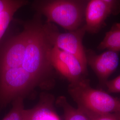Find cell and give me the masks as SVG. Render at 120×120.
I'll return each mask as SVG.
<instances>
[{"instance_id":"1","label":"cell","mask_w":120,"mask_h":120,"mask_svg":"<svg viewBox=\"0 0 120 120\" xmlns=\"http://www.w3.org/2000/svg\"><path fill=\"white\" fill-rule=\"evenodd\" d=\"M69 92L82 110L96 113L120 112V99L93 88L85 78L70 84Z\"/></svg>"},{"instance_id":"2","label":"cell","mask_w":120,"mask_h":120,"mask_svg":"<svg viewBox=\"0 0 120 120\" xmlns=\"http://www.w3.org/2000/svg\"><path fill=\"white\" fill-rule=\"evenodd\" d=\"M85 0H50L43 4L40 10L47 19L65 30L72 31L82 26L85 20Z\"/></svg>"},{"instance_id":"3","label":"cell","mask_w":120,"mask_h":120,"mask_svg":"<svg viewBox=\"0 0 120 120\" xmlns=\"http://www.w3.org/2000/svg\"><path fill=\"white\" fill-rule=\"evenodd\" d=\"M50 59L52 68L68 80L70 84L85 78L84 76L87 71L79 60L73 55L53 46Z\"/></svg>"},{"instance_id":"4","label":"cell","mask_w":120,"mask_h":120,"mask_svg":"<svg viewBox=\"0 0 120 120\" xmlns=\"http://www.w3.org/2000/svg\"><path fill=\"white\" fill-rule=\"evenodd\" d=\"M86 32L84 25L77 30L64 33L56 30L52 36V43L53 46L75 56L87 71L86 53L82 45Z\"/></svg>"},{"instance_id":"5","label":"cell","mask_w":120,"mask_h":120,"mask_svg":"<svg viewBox=\"0 0 120 120\" xmlns=\"http://www.w3.org/2000/svg\"><path fill=\"white\" fill-rule=\"evenodd\" d=\"M119 12L120 2L110 4L101 0H90L86 7L84 25L86 31L98 32L108 16Z\"/></svg>"},{"instance_id":"6","label":"cell","mask_w":120,"mask_h":120,"mask_svg":"<svg viewBox=\"0 0 120 120\" xmlns=\"http://www.w3.org/2000/svg\"><path fill=\"white\" fill-rule=\"evenodd\" d=\"M89 64L98 78L101 83L105 85L108 79L116 70L119 62L117 52L108 50L97 55L92 52L86 53Z\"/></svg>"},{"instance_id":"7","label":"cell","mask_w":120,"mask_h":120,"mask_svg":"<svg viewBox=\"0 0 120 120\" xmlns=\"http://www.w3.org/2000/svg\"><path fill=\"white\" fill-rule=\"evenodd\" d=\"M53 102L51 97H43L35 107L28 109L27 120H60Z\"/></svg>"},{"instance_id":"8","label":"cell","mask_w":120,"mask_h":120,"mask_svg":"<svg viewBox=\"0 0 120 120\" xmlns=\"http://www.w3.org/2000/svg\"><path fill=\"white\" fill-rule=\"evenodd\" d=\"M26 3V0H0V41L14 14Z\"/></svg>"},{"instance_id":"9","label":"cell","mask_w":120,"mask_h":120,"mask_svg":"<svg viewBox=\"0 0 120 120\" xmlns=\"http://www.w3.org/2000/svg\"><path fill=\"white\" fill-rule=\"evenodd\" d=\"M98 48L99 50L107 49L116 52L120 51V23L113 24Z\"/></svg>"},{"instance_id":"10","label":"cell","mask_w":120,"mask_h":120,"mask_svg":"<svg viewBox=\"0 0 120 120\" xmlns=\"http://www.w3.org/2000/svg\"><path fill=\"white\" fill-rule=\"evenodd\" d=\"M57 104L63 109L64 120H90L82 110L70 105L64 97H59L57 100Z\"/></svg>"},{"instance_id":"11","label":"cell","mask_w":120,"mask_h":120,"mask_svg":"<svg viewBox=\"0 0 120 120\" xmlns=\"http://www.w3.org/2000/svg\"><path fill=\"white\" fill-rule=\"evenodd\" d=\"M28 109L24 108L23 97H19L13 101V106L2 120H27Z\"/></svg>"},{"instance_id":"12","label":"cell","mask_w":120,"mask_h":120,"mask_svg":"<svg viewBox=\"0 0 120 120\" xmlns=\"http://www.w3.org/2000/svg\"><path fill=\"white\" fill-rule=\"evenodd\" d=\"M82 110L90 120H120V112L96 113Z\"/></svg>"},{"instance_id":"13","label":"cell","mask_w":120,"mask_h":120,"mask_svg":"<svg viewBox=\"0 0 120 120\" xmlns=\"http://www.w3.org/2000/svg\"><path fill=\"white\" fill-rule=\"evenodd\" d=\"M105 85L109 92L114 93H120V75L113 80L108 81Z\"/></svg>"},{"instance_id":"14","label":"cell","mask_w":120,"mask_h":120,"mask_svg":"<svg viewBox=\"0 0 120 120\" xmlns=\"http://www.w3.org/2000/svg\"><path fill=\"white\" fill-rule=\"evenodd\" d=\"M103 1L104 2H107L110 4H113V3H116L120 2V0H101Z\"/></svg>"}]
</instances>
